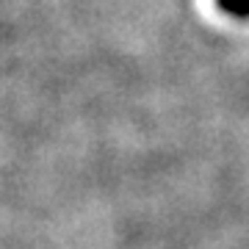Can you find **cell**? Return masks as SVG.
I'll return each instance as SVG.
<instances>
[{
	"label": "cell",
	"instance_id": "6da1fadb",
	"mask_svg": "<svg viewBox=\"0 0 249 249\" xmlns=\"http://www.w3.org/2000/svg\"><path fill=\"white\" fill-rule=\"evenodd\" d=\"M219 6H222L230 17H238V19L249 17V0H219Z\"/></svg>",
	"mask_w": 249,
	"mask_h": 249
}]
</instances>
